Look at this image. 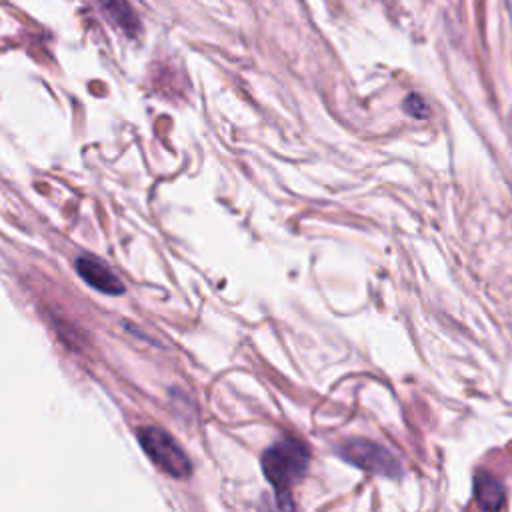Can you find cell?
I'll list each match as a JSON object with an SVG mask.
<instances>
[{
  "instance_id": "obj_3",
  "label": "cell",
  "mask_w": 512,
  "mask_h": 512,
  "mask_svg": "<svg viewBox=\"0 0 512 512\" xmlns=\"http://www.w3.org/2000/svg\"><path fill=\"white\" fill-rule=\"evenodd\" d=\"M338 454L346 462L354 464L356 468H362L372 474L390 476V478H396L402 474L398 458L388 448H384L376 442H370L366 438H352V440L344 442L340 446Z\"/></svg>"
},
{
  "instance_id": "obj_7",
  "label": "cell",
  "mask_w": 512,
  "mask_h": 512,
  "mask_svg": "<svg viewBox=\"0 0 512 512\" xmlns=\"http://www.w3.org/2000/svg\"><path fill=\"white\" fill-rule=\"evenodd\" d=\"M404 112L414 116V118H428L430 116V106L420 94H408L404 100Z\"/></svg>"
},
{
  "instance_id": "obj_1",
  "label": "cell",
  "mask_w": 512,
  "mask_h": 512,
  "mask_svg": "<svg viewBox=\"0 0 512 512\" xmlns=\"http://www.w3.org/2000/svg\"><path fill=\"white\" fill-rule=\"evenodd\" d=\"M310 452L298 438H280L262 454V472L276 490L278 500L290 496L288 490L306 474Z\"/></svg>"
},
{
  "instance_id": "obj_4",
  "label": "cell",
  "mask_w": 512,
  "mask_h": 512,
  "mask_svg": "<svg viewBox=\"0 0 512 512\" xmlns=\"http://www.w3.org/2000/svg\"><path fill=\"white\" fill-rule=\"evenodd\" d=\"M74 268L78 276L98 292H104L108 296H118L124 292V284L120 282V278L102 260L94 256L76 258Z\"/></svg>"
},
{
  "instance_id": "obj_6",
  "label": "cell",
  "mask_w": 512,
  "mask_h": 512,
  "mask_svg": "<svg viewBox=\"0 0 512 512\" xmlns=\"http://www.w3.org/2000/svg\"><path fill=\"white\" fill-rule=\"evenodd\" d=\"M474 496L480 508L498 510L506 504V490L504 486L488 474H480L474 478Z\"/></svg>"
},
{
  "instance_id": "obj_5",
  "label": "cell",
  "mask_w": 512,
  "mask_h": 512,
  "mask_svg": "<svg viewBox=\"0 0 512 512\" xmlns=\"http://www.w3.org/2000/svg\"><path fill=\"white\" fill-rule=\"evenodd\" d=\"M100 12L116 26L120 28L126 36L134 38L140 32L138 16L132 12L130 4L126 0H94Z\"/></svg>"
},
{
  "instance_id": "obj_2",
  "label": "cell",
  "mask_w": 512,
  "mask_h": 512,
  "mask_svg": "<svg viewBox=\"0 0 512 512\" xmlns=\"http://www.w3.org/2000/svg\"><path fill=\"white\" fill-rule=\"evenodd\" d=\"M140 446L144 454L166 474L174 478H186L192 472L190 458L182 450V446L162 428L144 426L138 432Z\"/></svg>"
}]
</instances>
